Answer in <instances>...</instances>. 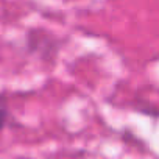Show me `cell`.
Returning <instances> with one entry per match:
<instances>
[{
    "label": "cell",
    "mask_w": 159,
    "mask_h": 159,
    "mask_svg": "<svg viewBox=\"0 0 159 159\" xmlns=\"http://www.w3.org/2000/svg\"><path fill=\"white\" fill-rule=\"evenodd\" d=\"M7 122H8V109L3 105H0V131L5 128Z\"/></svg>",
    "instance_id": "cell-1"
}]
</instances>
